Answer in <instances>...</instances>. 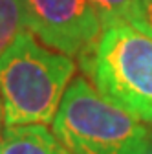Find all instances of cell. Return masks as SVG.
Wrapping results in <instances>:
<instances>
[{"label": "cell", "instance_id": "6da1fadb", "mask_svg": "<svg viewBox=\"0 0 152 154\" xmlns=\"http://www.w3.org/2000/svg\"><path fill=\"white\" fill-rule=\"evenodd\" d=\"M77 64L22 31L0 55V95L6 125L53 123Z\"/></svg>", "mask_w": 152, "mask_h": 154}, {"label": "cell", "instance_id": "7a4b0ae2", "mask_svg": "<svg viewBox=\"0 0 152 154\" xmlns=\"http://www.w3.org/2000/svg\"><path fill=\"white\" fill-rule=\"evenodd\" d=\"M70 154H148L152 130L97 92L86 77L71 79L53 119Z\"/></svg>", "mask_w": 152, "mask_h": 154}, {"label": "cell", "instance_id": "3957f363", "mask_svg": "<svg viewBox=\"0 0 152 154\" xmlns=\"http://www.w3.org/2000/svg\"><path fill=\"white\" fill-rule=\"evenodd\" d=\"M83 72L105 99L141 123L152 125V38L130 24H110L86 59Z\"/></svg>", "mask_w": 152, "mask_h": 154}, {"label": "cell", "instance_id": "277c9868", "mask_svg": "<svg viewBox=\"0 0 152 154\" xmlns=\"http://www.w3.org/2000/svg\"><path fill=\"white\" fill-rule=\"evenodd\" d=\"M26 29L39 41L79 61L93 51L103 22L88 0H24Z\"/></svg>", "mask_w": 152, "mask_h": 154}, {"label": "cell", "instance_id": "5b68a950", "mask_svg": "<svg viewBox=\"0 0 152 154\" xmlns=\"http://www.w3.org/2000/svg\"><path fill=\"white\" fill-rule=\"evenodd\" d=\"M0 154H70L46 125H11L0 138Z\"/></svg>", "mask_w": 152, "mask_h": 154}, {"label": "cell", "instance_id": "8992f818", "mask_svg": "<svg viewBox=\"0 0 152 154\" xmlns=\"http://www.w3.org/2000/svg\"><path fill=\"white\" fill-rule=\"evenodd\" d=\"M97 11L103 28L110 24H130L143 31L145 28V11L143 0H88Z\"/></svg>", "mask_w": 152, "mask_h": 154}, {"label": "cell", "instance_id": "52a82bcc", "mask_svg": "<svg viewBox=\"0 0 152 154\" xmlns=\"http://www.w3.org/2000/svg\"><path fill=\"white\" fill-rule=\"evenodd\" d=\"M26 31L24 0H0V55Z\"/></svg>", "mask_w": 152, "mask_h": 154}, {"label": "cell", "instance_id": "ba28073f", "mask_svg": "<svg viewBox=\"0 0 152 154\" xmlns=\"http://www.w3.org/2000/svg\"><path fill=\"white\" fill-rule=\"evenodd\" d=\"M143 11H145V28H143V33L152 38V0H143Z\"/></svg>", "mask_w": 152, "mask_h": 154}, {"label": "cell", "instance_id": "9c48e42d", "mask_svg": "<svg viewBox=\"0 0 152 154\" xmlns=\"http://www.w3.org/2000/svg\"><path fill=\"white\" fill-rule=\"evenodd\" d=\"M4 123H6V110H4L2 95H0V138H2V134H4Z\"/></svg>", "mask_w": 152, "mask_h": 154}, {"label": "cell", "instance_id": "30bf717a", "mask_svg": "<svg viewBox=\"0 0 152 154\" xmlns=\"http://www.w3.org/2000/svg\"><path fill=\"white\" fill-rule=\"evenodd\" d=\"M148 154H152V150H150V152H148Z\"/></svg>", "mask_w": 152, "mask_h": 154}]
</instances>
